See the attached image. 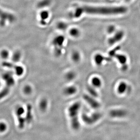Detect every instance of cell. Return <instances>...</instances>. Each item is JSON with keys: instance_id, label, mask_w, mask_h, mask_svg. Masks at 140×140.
<instances>
[{"instance_id": "cell-23", "label": "cell", "mask_w": 140, "mask_h": 140, "mask_svg": "<svg viewBox=\"0 0 140 140\" xmlns=\"http://www.w3.org/2000/svg\"><path fill=\"white\" fill-rule=\"evenodd\" d=\"M95 88V87L93 86L92 87V86H89L87 88V90H88V92H89V93L93 97H97L98 95V94Z\"/></svg>"}, {"instance_id": "cell-7", "label": "cell", "mask_w": 140, "mask_h": 140, "mask_svg": "<svg viewBox=\"0 0 140 140\" xmlns=\"http://www.w3.org/2000/svg\"><path fill=\"white\" fill-rule=\"evenodd\" d=\"M109 115L113 118H121L126 116L127 112L123 109H116L110 110Z\"/></svg>"}, {"instance_id": "cell-8", "label": "cell", "mask_w": 140, "mask_h": 140, "mask_svg": "<svg viewBox=\"0 0 140 140\" xmlns=\"http://www.w3.org/2000/svg\"><path fill=\"white\" fill-rule=\"evenodd\" d=\"M65 38L63 36H59L54 39L53 41V44L58 48L55 49V53L56 55L59 56L61 54L62 50L60 47H61L64 43Z\"/></svg>"}, {"instance_id": "cell-1", "label": "cell", "mask_w": 140, "mask_h": 140, "mask_svg": "<svg viewBox=\"0 0 140 140\" xmlns=\"http://www.w3.org/2000/svg\"><path fill=\"white\" fill-rule=\"evenodd\" d=\"M127 11L126 7L123 6L95 7L87 6L77 8L74 12V16L75 18H79L84 13L94 15H117L124 14Z\"/></svg>"}, {"instance_id": "cell-26", "label": "cell", "mask_w": 140, "mask_h": 140, "mask_svg": "<svg viewBox=\"0 0 140 140\" xmlns=\"http://www.w3.org/2000/svg\"><path fill=\"white\" fill-rule=\"evenodd\" d=\"M116 31V27L113 25H110L108 27L107 32L109 34L113 33Z\"/></svg>"}, {"instance_id": "cell-31", "label": "cell", "mask_w": 140, "mask_h": 140, "mask_svg": "<svg viewBox=\"0 0 140 140\" xmlns=\"http://www.w3.org/2000/svg\"><path fill=\"white\" fill-rule=\"evenodd\" d=\"M119 48V47H116L115 49H113L112 50L110 51L109 53L110 56H114L115 54H116V51L118 50Z\"/></svg>"}, {"instance_id": "cell-15", "label": "cell", "mask_w": 140, "mask_h": 140, "mask_svg": "<svg viewBox=\"0 0 140 140\" xmlns=\"http://www.w3.org/2000/svg\"><path fill=\"white\" fill-rule=\"evenodd\" d=\"M77 91V88L73 86H70L66 87L63 90V92L67 95H74Z\"/></svg>"}, {"instance_id": "cell-16", "label": "cell", "mask_w": 140, "mask_h": 140, "mask_svg": "<svg viewBox=\"0 0 140 140\" xmlns=\"http://www.w3.org/2000/svg\"><path fill=\"white\" fill-rule=\"evenodd\" d=\"M92 83L95 88H100L102 85V80L99 77H94L92 79Z\"/></svg>"}, {"instance_id": "cell-9", "label": "cell", "mask_w": 140, "mask_h": 140, "mask_svg": "<svg viewBox=\"0 0 140 140\" xmlns=\"http://www.w3.org/2000/svg\"><path fill=\"white\" fill-rule=\"evenodd\" d=\"M131 89L128 84L125 81H121L119 83L117 87V91L119 95H124L130 91Z\"/></svg>"}, {"instance_id": "cell-11", "label": "cell", "mask_w": 140, "mask_h": 140, "mask_svg": "<svg viewBox=\"0 0 140 140\" xmlns=\"http://www.w3.org/2000/svg\"><path fill=\"white\" fill-rule=\"evenodd\" d=\"M2 66L5 67H8V68H13V69L15 70L16 71V74L17 76H20L23 74L24 72V69L23 67L21 66H18L15 65L14 64L11 63L9 62H4L2 63Z\"/></svg>"}, {"instance_id": "cell-4", "label": "cell", "mask_w": 140, "mask_h": 140, "mask_svg": "<svg viewBox=\"0 0 140 140\" xmlns=\"http://www.w3.org/2000/svg\"><path fill=\"white\" fill-rule=\"evenodd\" d=\"M101 117V114L98 113H95L90 116L83 114L82 116V119L84 122L88 124H92L99 120Z\"/></svg>"}, {"instance_id": "cell-6", "label": "cell", "mask_w": 140, "mask_h": 140, "mask_svg": "<svg viewBox=\"0 0 140 140\" xmlns=\"http://www.w3.org/2000/svg\"><path fill=\"white\" fill-rule=\"evenodd\" d=\"M124 32L122 31H119L115 33L113 36L110 38L108 42L110 45H113L115 44L120 41L124 36Z\"/></svg>"}, {"instance_id": "cell-17", "label": "cell", "mask_w": 140, "mask_h": 140, "mask_svg": "<svg viewBox=\"0 0 140 140\" xmlns=\"http://www.w3.org/2000/svg\"><path fill=\"white\" fill-rule=\"evenodd\" d=\"M49 17V13L47 11H42L40 14V17L41 18L40 23L42 25H46V22L45 20Z\"/></svg>"}, {"instance_id": "cell-21", "label": "cell", "mask_w": 140, "mask_h": 140, "mask_svg": "<svg viewBox=\"0 0 140 140\" xmlns=\"http://www.w3.org/2000/svg\"><path fill=\"white\" fill-rule=\"evenodd\" d=\"M51 3V0H42L38 4V6L40 8H43L48 6Z\"/></svg>"}, {"instance_id": "cell-20", "label": "cell", "mask_w": 140, "mask_h": 140, "mask_svg": "<svg viewBox=\"0 0 140 140\" xmlns=\"http://www.w3.org/2000/svg\"><path fill=\"white\" fill-rule=\"evenodd\" d=\"M70 35L74 38H78L80 35V31L78 29L74 28L71 29L70 31Z\"/></svg>"}, {"instance_id": "cell-10", "label": "cell", "mask_w": 140, "mask_h": 140, "mask_svg": "<svg viewBox=\"0 0 140 140\" xmlns=\"http://www.w3.org/2000/svg\"><path fill=\"white\" fill-rule=\"evenodd\" d=\"M83 98L85 101L93 108H99L101 106L99 102L93 98V97H91L89 95L85 94L83 95Z\"/></svg>"}, {"instance_id": "cell-22", "label": "cell", "mask_w": 140, "mask_h": 140, "mask_svg": "<svg viewBox=\"0 0 140 140\" xmlns=\"http://www.w3.org/2000/svg\"><path fill=\"white\" fill-rule=\"evenodd\" d=\"M72 58L75 62H78L81 59V55L78 51H75L72 54Z\"/></svg>"}, {"instance_id": "cell-24", "label": "cell", "mask_w": 140, "mask_h": 140, "mask_svg": "<svg viewBox=\"0 0 140 140\" xmlns=\"http://www.w3.org/2000/svg\"><path fill=\"white\" fill-rule=\"evenodd\" d=\"M21 57V54L19 51H16L13 55L12 60L15 62H17L20 60Z\"/></svg>"}, {"instance_id": "cell-30", "label": "cell", "mask_w": 140, "mask_h": 140, "mask_svg": "<svg viewBox=\"0 0 140 140\" xmlns=\"http://www.w3.org/2000/svg\"><path fill=\"white\" fill-rule=\"evenodd\" d=\"M6 124L5 123H0V132H3L6 129Z\"/></svg>"}, {"instance_id": "cell-32", "label": "cell", "mask_w": 140, "mask_h": 140, "mask_svg": "<svg viewBox=\"0 0 140 140\" xmlns=\"http://www.w3.org/2000/svg\"><path fill=\"white\" fill-rule=\"evenodd\" d=\"M121 69L123 70V71H125L126 70H127L128 68V66L127 64H125L123 65H121Z\"/></svg>"}, {"instance_id": "cell-14", "label": "cell", "mask_w": 140, "mask_h": 140, "mask_svg": "<svg viewBox=\"0 0 140 140\" xmlns=\"http://www.w3.org/2000/svg\"><path fill=\"white\" fill-rule=\"evenodd\" d=\"M114 57H115L117 61L121 65L126 64L127 62V58L126 55L124 54L116 53L114 56Z\"/></svg>"}, {"instance_id": "cell-2", "label": "cell", "mask_w": 140, "mask_h": 140, "mask_svg": "<svg viewBox=\"0 0 140 140\" xmlns=\"http://www.w3.org/2000/svg\"><path fill=\"white\" fill-rule=\"evenodd\" d=\"M80 108V103L76 102L72 105L68 109V114L70 117L71 126L74 130L78 129L80 127L79 113Z\"/></svg>"}, {"instance_id": "cell-28", "label": "cell", "mask_w": 140, "mask_h": 140, "mask_svg": "<svg viewBox=\"0 0 140 140\" xmlns=\"http://www.w3.org/2000/svg\"><path fill=\"white\" fill-rule=\"evenodd\" d=\"M0 54H1V57L2 58L6 59V58H8L9 56V52L6 50H4L1 51Z\"/></svg>"}, {"instance_id": "cell-13", "label": "cell", "mask_w": 140, "mask_h": 140, "mask_svg": "<svg viewBox=\"0 0 140 140\" xmlns=\"http://www.w3.org/2000/svg\"><path fill=\"white\" fill-rule=\"evenodd\" d=\"M32 107L30 104H28L27 107V112L25 117L26 122L27 123L31 122L33 119L32 115Z\"/></svg>"}, {"instance_id": "cell-12", "label": "cell", "mask_w": 140, "mask_h": 140, "mask_svg": "<svg viewBox=\"0 0 140 140\" xmlns=\"http://www.w3.org/2000/svg\"><path fill=\"white\" fill-rule=\"evenodd\" d=\"M110 58H109L105 57L103 55L100 54H96L94 57V61L95 63L97 65L100 66L105 61H110Z\"/></svg>"}, {"instance_id": "cell-5", "label": "cell", "mask_w": 140, "mask_h": 140, "mask_svg": "<svg viewBox=\"0 0 140 140\" xmlns=\"http://www.w3.org/2000/svg\"><path fill=\"white\" fill-rule=\"evenodd\" d=\"M15 20V18L14 15L4 12L0 9V26L1 27H3L5 25L6 20L12 22Z\"/></svg>"}, {"instance_id": "cell-29", "label": "cell", "mask_w": 140, "mask_h": 140, "mask_svg": "<svg viewBox=\"0 0 140 140\" xmlns=\"http://www.w3.org/2000/svg\"><path fill=\"white\" fill-rule=\"evenodd\" d=\"M32 88L30 86L27 85L24 88V92L26 94H29L32 92Z\"/></svg>"}, {"instance_id": "cell-27", "label": "cell", "mask_w": 140, "mask_h": 140, "mask_svg": "<svg viewBox=\"0 0 140 140\" xmlns=\"http://www.w3.org/2000/svg\"><path fill=\"white\" fill-rule=\"evenodd\" d=\"M75 74L73 72H69L67 73L66 76V78L68 80H72L75 78Z\"/></svg>"}, {"instance_id": "cell-18", "label": "cell", "mask_w": 140, "mask_h": 140, "mask_svg": "<svg viewBox=\"0 0 140 140\" xmlns=\"http://www.w3.org/2000/svg\"><path fill=\"white\" fill-rule=\"evenodd\" d=\"M18 118V126L19 128H23L25 125V123L26 122L25 119L22 117V115L20 114H16Z\"/></svg>"}, {"instance_id": "cell-25", "label": "cell", "mask_w": 140, "mask_h": 140, "mask_svg": "<svg viewBox=\"0 0 140 140\" xmlns=\"http://www.w3.org/2000/svg\"><path fill=\"white\" fill-rule=\"evenodd\" d=\"M67 26L66 23L61 22H60L58 24L57 27L58 29H59L60 30H65V29L67 28Z\"/></svg>"}, {"instance_id": "cell-33", "label": "cell", "mask_w": 140, "mask_h": 140, "mask_svg": "<svg viewBox=\"0 0 140 140\" xmlns=\"http://www.w3.org/2000/svg\"><path fill=\"white\" fill-rule=\"evenodd\" d=\"M124 0V1H126V2H128V1H129L130 0Z\"/></svg>"}, {"instance_id": "cell-3", "label": "cell", "mask_w": 140, "mask_h": 140, "mask_svg": "<svg viewBox=\"0 0 140 140\" xmlns=\"http://www.w3.org/2000/svg\"><path fill=\"white\" fill-rule=\"evenodd\" d=\"M2 79L5 81L6 85L4 88L0 92V99L6 96L9 93L11 87L15 83V80L11 73L7 72L2 75Z\"/></svg>"}, {"instance_id": "cell-19", "label": "cell", "mask_w": 140, "mask_h": 140, "mask_svg": "<svg viewBox=\"0 0 140 140\" xmlns=\"http://www.w3.org/2000/svg\"><path fill=\"white\" fill-rule=\"evenodd\" d=\"M48 106V102L47 100L45 99H43L40 101L39 104L40 109L42 111H45Z\"/></svg>"}]
</instances>
